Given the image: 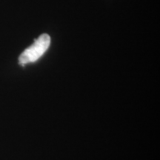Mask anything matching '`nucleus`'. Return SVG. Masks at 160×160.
Listing matches in <instances>:
<instances>
[{
    "label": "nucleus",
    "mask_w": 160,
    "mask_h": 160,
    "mask_svg": "<svg viewBox=\"0 0 160 160\" xmlns=\"http://www.w3.org/2000/svg\"><path fill=\"white\" fill-rule=\"evenodd\" d=\"M51 44V37L48 34H42L35 40L33 45L25 49L19 57L20 65L34 62L45 53Z\"/></svg>",
    "instance_id": "obj_1"
}]
</instances>
